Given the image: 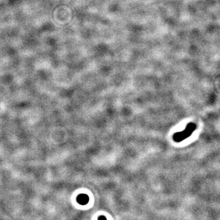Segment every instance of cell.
I'll return each mask as SVG.
<instances>
[{
  "instance_id": "2",
  "label": "cell",
  "mask_w": 220,
  "mask_h": 220,
  "mask_svg": "<svg viewBox=\"0 0 220 220\" xmlns=\"http://www.w3.org/2000/svg\"><path fill=\"white\" fill-rule=\"evenodd\" d=\"M97 220H107V219L104 215H101L98 218Z\"/></svg>"
},
{
  "instance_id": "1",
  "label": "cell",
  "mask_w": 220,
  "mask_h": 220,
  "mask_svg": "<svg viewBox=\"0 0 220 220\" xmlns=\"http://www.w3.org/2000/svg\"><path fill=\"white\" fill-rule=\"evenodd\" d=\"M76 201H77V203L80 204V205H84L87 204L89 203L90 198H89V196L87 194H80L77 196Z\"/></svg>"
}]
</instances>
